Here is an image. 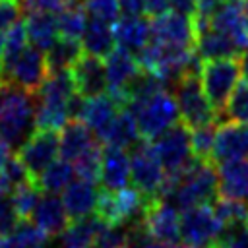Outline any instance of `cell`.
<instances>
[{
    "instance_id": "1",
    "label": "cell",
    "mask_w": 248,
    "mask_h": 248,
    "mask_svg": "<svg viewBox=\"0 0 248 248\" xmlns=\"http://www.w3.org/2000/svg\"><path fill=\"white\" fill-rule=\"evenodd\" d=\"M219 196V176L209 161L196 159L186 170L180 174L167 176L161 200L169 202L180 211L192 209L196 205L213 203V200Z\"/></svg>"
},
{
    "instance_id": "2",
    "label": "cell",
    "mask_w": 248,
    "mask_h": 248,
    "mask_svg": "<svg viewBox=\"0 0 248 248\" xmlns=\"http://www.w3.org/2000/svg\"><path fill=\"white\" fill-rule=\"evenodd\" d=\"M37 130V101L16 85L4 83L0 89V140L19 151Z\"/></svg>"
},
{
    "instance_id": "3",
    "label": "cell",
    "mask_w": 248,
    "mask_h": 248,
    "mask_svg": "<svg viewBox=\"0 0 248 248\" xmlns=\"http://www.w3.org/2000/svg\"><path fill=\"white\" fill-rule=\"evenodd\" d=\"M76 85L70 70L50 72L41 89L35 93L37 101V130H62L70 118V101L76 95Z\"/></svg>"
},
{
    "instance_id": "4",
    "label": "cell",
    "mask_w": 248,
    "mask_h": 248,
    "mask_svg": "<svg viewBox=\"0 0 248 248\" xmlns=\"http://www.w3.org/2000/svg\"><path fill=\"white\" fill-rule=\"evenodd\" d=\"M126 107L134 112L140 136L147 141L157 140L161 134H165L169 128L180 122L176 99L169 93V89H161L155 95L140 103H130Z\"/></svg>"
},
{
    "instance_id": "5",
    "label": "cell",
    "mask_w": 248,
    "mask_h": 248,
    "mask_svg": "<svg viewBox=\"0 0 248 248\" xmlns=\"http://www.w3.org/2000/svg\"><path fill=\"white\" fill-rule=\"evenodd\" d=\"M242 72L240 58L231 56V58H213V60H203L200 68V83L202 89L211 103V107L221 114L232 89L238 85Z\"/></svg>"
},
{
    "instance_id": "6",
    "label": "cell",
    "mask_w": 248,
    "mask_h": 248,
    "mask_svg": "<svg viewBox=\"0 0 248 248\" xmlns=\"http://www.w3.org/2000/svg\"><path fill=\"white\" fill-rule=\"evenodd\" d=\"M130 167L134 188L145 198L147 205L161 200V190L167 180V172L151 145V141L141 140L130 149Z\"/></svg>"
},
{
    "instance_id": "7",
    "label": "cell",
    "mask_w": 248,
    "mask_h": 248,
    "mask_svg": "<svg viewBox=\"0 0 248 248\" xmlns=\"http://www.w3.org/2000/svg\"><path fill=\"white\" fill-rule=\"evenodd\" d=\"M172 95L178 105L180 120L190 130L211 122H219V112L211 107L202 89L200 74H186L184 78H180L178 83L172 87Z\"/></svg>"
},
{
    "instance_id": "8",
    "label": "cell",
    "mask_w": 248,
    "mask_h": 248,
    "mask_svg": "<svg viewBox=\"0 0 248 248\" xmlns=\"http://www.w3.org/2000/svg\"><path fill=\"white\" fill-rule=\"evenodd\" d=\"M145 207H147V202L136 188H130V186L120 190L101 188L95 215L105 225H130L143 217Z\"/></svg>"
},
{
    "instance_id": "9",
    "label": "cell",
    "mask_w": 248,
    "mask_h": 248,
    "mask_svg": "<svg viewBox=\"0 0 248 248\" xmlns=\"http://www.w3.org/2000/svg\"><path fill=\"white\" fill-rule=\"evenodd\" d=\"M167 176L170 174H180L186 170L194 161V151H192V138H190V128L180 120L172 128H169L165 134H161L157 140L151 141Z\"/></svg>"
},
{
    "instance_id": "10",
    "label": "cell",
    "mask_w": 248,
    "mask_h": 248,
    "mask_svg": "<svg viewBox=\"0 0 248 248\" xmlns=\"http://www.w3.org/2000/svg\"><path fill=\"white\" fill-rule=\"evenodd\" d=\"M225 227L213 213L211 203L196 205L180 215V238L186 248H211Z\"/></svg>"
},
{
    "instance_id": "11",
    "label": "cell",
    "mask_w": 248,
    "mask_h": 248,
    "mask_svg": "<svg viewBox=\"0 0 248 248\" xmlns=\"http://www.w3.org/2000/svg\"><path fill=\"white\" fill-rule=\"evenodd\" d=\"M48 64L46 54L37 46H25V50L17 56V60L12 64L8 74L4 76V83L16 85L27 93H37L45 79L48 78Z\"/></svg>"
},
{
    "instance_id": "12",
    "label": "cell",
    "mask_w": 248,
    "mask_h": 248,
    "mask_svg": "<svg viewBox=\"0 0 248 248\" xmlns=\"http://www.w3.org/2000/svg\"><path fill=\"white\" fill-rule=\"evenodd\" d=\"M60 155V136L56 130H35L19 149L17 157L31 178H39Z\"/></svg>"
},
{
    "instance_id": "13",
    "label": "cell",
    "mask_w": 248,
    "mask_h": 248,
    "mask_svg": "<svg viewBox=\"0 0 248 248\" xmlns=\"http://www.w3.org/2000/svg\"><path fill=\"white\" fill-rule=\"evenodd\" d=\"M145 232L163 242L180 244V215L174 205H170L165 200H157L149 203L141 217Z\"/></svg>"
},
{
    "instance_id": "14",
    "label": "cell",
    "mask_w": 248,
    "mask_h": 248,
    "mask_svg": "<svg viewBox=\"0 0 248 248\" xmlns=\"http://www.w3.org/2000/svg\"><path fill=\"white\" fill-rule=\"evenodd\" d=\"M209 25L231 37L238 50H248V8L244 0H225L211 16Z\"/></svg>"
},
{
    "instance_id": "15",
    "label": "cell",
    "mask_w": 248,
    "mask_h": 248,
    "mask_svg": "<svg viewBox=\"0 0 248 248\" xmlns=\"http://www.w3.org/2000/svg\"><path fill=\"white\" fill-rule=\"evenodd\" d=\"M105 72H107V85H108V93L114 95L122 105L124 103V95L126 89L130 87V83L138 78V74L141 72L140 60L136 54L124 50V48H114L105 62Z\"/></svg>"
},
{
    "instance_id": "16",
    "label": "cell",
    "mask_w": 248,
    "mask_h": 248,
    "mask_svg": "<svg viewBox=\"0 0 248 248\" xmlns=\"http://www.w3.org/2000/svg\"><path fill=\"white\" fill-rule=\"evenodd\" d=\"M248 157V124L225 122L217 128L211 163L223 165Z\"/></svg>"
},
{
    "instance_id": "17",
    "label": "cell",
    "mask_w": 248,
    "mask_h": 248,
    "mask_svg": "<svg viewBox=\"0 0 248 248\" xmlns=\"http://www.w3.org/2000/svg\"><path fill=\"white\" fill-rule=\"evenodd\" d=\"M151 35L155 41H161L167 45L196 48V29H194L192 17L176 12H167L159 17H153Z\"/></svg>"
},
{
    "instance_id": "18",
    "label": "cell",
    "mask_w": 248,
    "mask_h": 248,
    "mask_svg": "<svg viewBox=\"0 0 248 248\" xmlns=\"http://www.w3.org/2000/svg\"><path fill=\"white\" fill-rule=\"evenodd\" d=\"M70 72L74 78L76 91L81 97L91 99V97H97V95H103L108 91L105 62L99 56L83 52L79 56V60L70 68Z\"/></svg>"
},
{
    "instance_id": "19",
    "label": "cell",
    "mask_w": 248,
    "mask_h": 248,
    "mask_svg": "<svg viewBox=\"0 0 248 248\" xmlns=\"http://www.w3.org/2000/svg\"><path fill=\"white\" fill-rule=\"evenodd\" d=\"M114 39L118 48H124L132 54H140L153 39L151 21L145 16H124L114 23Z\"/></svg>"
},
{
    "instance_id": "20",
    "label": "cell",
    "mask_w": 248,
    "mask_h": 248,
    "mask_svg": "<svg viewBox=\"0 0 248 248\" xmlns=\"http://www.w3.org/2000/svg\"><path fill=\"white\" fill-rule=\"evenodd\" d=\"M99 194H101V190L97 188V182H89L83 178L72 180L70 186L62 194V202H64L70 221L85 219L91 213H95Z\"/></svg>"
},
{
    "instance_id": "21",
    "label": "cell",
    "mask_w": 248,
    "mask_h": 248,
    "mask_svg": "<svg viewBox=\"0 0 248 248\" xmlns=\"http://www.w3.org/2000/svg\"><path fill=\"white\" fill-rule=\"evenodd\" d=\"M132 178L130 153L120 147L105 145L101 161V186L103 190H120L126 188Z\"/></svg>"
},
{
    "instance_id": "22",
    "label": "cell",
    "mask_w": 248,
    "mask_h": 248,
    "mask_svg": "<svg viewBox=\"0 0 248 248\" xmlns=\"http://www.w3.org/2000/svg\"><path fill=\"white\" fill-rule=\"evenodd\" d=\"M122 107H126V105H122L114 95H110L107 91L103 95H97V97L83 101L79 120L85 122L93 130V134L101 136L110 126V122L116 118V114L120 112Z\"/></svg>"
},
{
    "instance_id": "23",
    "label": "cell",
    "mask_w": 248,
    "mask_h": 248,
    "mask_svg": "<svg viewBox=\"0 0 248 248\" xmlns=\"http://www.w3.org/2000/svg\"><path fill=\"white\" fill-rule=\"evenodd\" d=\"M31 219L46 236H58L70 225L64 202L56 194H43Z\"/></svg>"
},
{
    "instance_id": "24",
    "label": "cell",
    "mask_w": 248,
    "mask_h": 248,
    "mask_svg": "<svg viewBox=\"0 0 248 248\" xmlns=\"http://www.w3.org/2000/svg\"><path fill=\"white\" fill-rule=\"evenodd\" d=\"M217 176L221 198L248 203V161L223 163L217 169Z\"/></svg>"
},
{
    "instance_id": "25",
    "label": "cell",
    "mask_w": 248,
    "mask_h": 248,
    "mask_svg": "<svg viewBox=\"0 0 248 248\" xmlns=\"http://www.w3.org/2000/svg\"><path fill=\"white\" fill-rule=\"evenodd\" d=\"M99 140L105 145H112V147H120V149H132L143 138L140 136L134 112L128 107H122L120 112L116 114V118L110 122V126L99 136Z\"/></svg>"
},
{
    "instance_id": "26",
    "label": "cell",
    "mask_w": 248,
    "mask_h": 248,
    "mask_svg": "<svg viewBox=\"0 0 248 248\" xmlns=\"http://www.w3.org/2000/svg\"><path fill=\"white\" fill-rule=\"evenodd\" d=\"M97 143L93 130L81 120H70L60 132V157L74 163Z\"/></svg>"
},
{
    "instance_id": "27",
    "label": "cell",
    "mask_w": 248,
    "mask_h": 248,
    "mask_svg": "<svg viewBox=\"0 0 248 248\" xmlns=\"http://www.w3.org/2000/svg\"><path fill=\"white\" fill-rule=\"evenodd\" d=\"M25 31H27V41L33 46L41 48L43 52H46L60 39L58 17L54 14H43V12L27 14Z\"/></svg>"
},
{
    "instance_id": "28",
    "label": "cell",
    "mask_w": 248,
    "mask_h": 248,
    "mask_svg": "<svg viewBox=\"0 0 248 248\" xmlns=\"http://www.w3.org/2000/svg\"><path fill=\"white\" fill-rule=\"evenodd\" d=\"M103 221L97 215L72 221L58 234V248H91L97 232L103 229Z\"/></svg>"
},
{
    "instance_id": "29",
    "label": "cell",
    "mask_w": 248,
    "mask_h": 248,
    "mask_svg": "<svg viewBox=\"0 0 248 248\" xmlns=\"http://www.w3.org/2000/svg\"><path fill=\"white\" fill-rule=\"evenodd\" d=\"M196 54L202 60H213V58H231L238 54V46L232 43L231 37L225 33L213 29L211 25L198 33L196 37Z\"/></svg>"
},
{
    "instance_id": "30",
    "label": "cell",
    "mask_w": 248,
    "mask_h": 248,
    "mask_svg": "<svg viewBox=\"0 0 248 248\" xmlns=\"http://www.w3.org/2000/svg\"><path fill=\"white\" fill-rule=\"evenodd\" d=\"M81 46L83 52L107 58L114 48H116V39H114V29H110L108 23H103L99 19L89 17L87 27L81 37Z\"/></svg>"
},
{
    "instance_id": "31",
    "label": "cell",
    "mask_w": 248,
    "mask_h": 248,
    "mask_svg": "<svg viewBox=\"0 0 248 248\" xmlns=\"http://www.w3.org/2000/svg\"><path fill=\"white\" fill-rule=\"evenodd\" d=\"M45 54H46L48 72H60V70H70L79 60V56L83 54V46L81 41L60 37Z\"/></svg>"
},
{
    "instance_id": "32",
    "label": "cell",
    "mask_w": 248,
    "mask_h": 248,
    "mask_svg": "<svg viewBox=\"0 0 248 248\" xmlns=\"http://www.w3.org/2000/svg\"><path fill=\"white\" fill-rule=\"evenodd\" d=\"M74 165L70 161H54L37 180L39 188L45 192V194H58V192H64L70 182L74 180Z\"/></svg>"
},
{
    "instance_id": "33",
    "label": "cell",
    "mask_w": 248,
    "mask_h": 248,
    "mask_svg": "<svg viewBox=\"0 0 248 248\" xmlns=\"http://www.w3.org/2000/svg\"><path fill=\"white\" fill-rule=\"evenodd\" d=\"M46 238L48 236L35 223L19 221L17 227L0 240V244L2 248H45Z\"/></svg>"
},
{
    "instance_id": "34",
    "label": "cell",
    "mask_w": 248,
    "mask_h": 248,
    "mask_svg": "<svg viewBox=\"0 0 248 248\" xmlns=\"http://www.w3.org/2000/svg\"><path fill=\"white\" fill-rule=\"evenodd\" d=\"M25 46H27L25 21H17V23H14V25L6 31L4 54H2V62H0V76H2V79H4V76L8 74V70L12 68V64L17 60V56L25 50Z\"/></svg>"
},
{
    "instance_id": "35",
    "label": "cell",
    "mask_w": 248,
    "mask_h": 248,
    "mask_svg": "<svg viewBox=\"0 0 248 248\" xmlns=\"http://www.w3.org/2000/svg\"><path fill=\"white\" fill-rule=\"evenodd\" d=\"M58 31L60 37H68V39H76L81 41L83 31L87 27V12L83 8V4H72L68 6L64 12H60L58 16Z\"/></svg>"
},
{
    "instance_id": "36",
    "label": "cell",
    "mask_w": 248,
    "mask_h": 248,
    "mask_svg": "<svg viewBox=\"0 0 248 248\" xmlns=\"http://www.w3.org/2000/svg\"><path fill=\"white\" fill-rule=\"evenodd\" d=\"M41 192L43 190L39 188L37 180L35 178H29L23 184L16 186L14 192L10 194V198L14 202V207H16V211H17V215H19L21 221H25V219H29L33 215V211H35V207H37V203H39V200L43 196Z\"/></svg>"
},
{
    "instance_id": "37",
    "label": "cell",
    "mask_w": 248,
    "mask_h": 248,
    "mask_svg": "<svg viewBox=\"0 0 248 248\" xmlns=\"http://www.w3.org/2000/svg\"><path fill=\"white\" fill-rule=\"evenodd\" d=\"M221 116L229 122L248 124V79L238 81V85L232 89Z\"/></svg>"
},
{
    "instance_id": "38",
    "label": "cell",
    "mask_w": 248,
    "mask_h": 248,
    "mask_svg": "<svg viewBox=\"0 0 248 248\" xmlns=\"http://www.w3.org/2000/svg\"><path fill=\"white\" fill-rule=\"evenodd\" d=\"M217 122L200 126V128H192L190 130V138H192V151L194 157L200 161H209L211 163V153H213V145H215V136H217Z\"/></svg>"
},
{
    "instance_id": "39",
    "label": "cell",
    "mask_w": 248,
    "mask_h": 248,
    "mask_svg": "<svg viewBox=\"0 0 248 248\" xmlns=\"http://www.w3.org/2000/svg\"><path fill=\"white\" fill-rule=\"evenodd\" d=\"M101 161H103V147L97 141L91 149H87L79 159L74 161V170L83 180L99 182L101 180Z\"/></svg>"
},
{
    "instance_id": "40",
    "label": "cell",
    "mask_w": 248,
    "mask_h": 248,
    "mask_svg": "<svg viewBox=\"0 0 248 248\" xmlns=\"http://www.w3.org/2000/svg\"><path fill=\"white\" fill-rule=\"evenodd\" d=\"M91 248H130V225H103Z\"/></svg>"
},
{
    "instance_id": "41",
    "label": "cell",
    "mask_w": 248,
    "mask_h": 248,
    "mask_svg": "<svg viewBox=\"0 0 248 248\" xmlns=\"http://www.w3.org/2000/svg\"><path fill=\"white\" fill-rule=\"evenodd\" d=\"M83 8H85L89 17L99 19V21L108 23V25H114L122 14L118 0H87L83 4Z\"/></svg>"
},
{
    "instance_id": "42",
    "label": "cell",
    "mask_w": 248,
    "mask_h": 248,
    "mask_svg": "<svg viewBox=\"0 0 248 248\" xmlns=\"http://www.w3.org/2000/svg\"><path fill=\"white\" fill-rule=\"evenodd\" d=\"M19 215L14 207V202L10 196H0V238H4L6 234H10L17 223H19Z\"/></svg>"
},
{
    "instance_id": "43",
    "label": "cell",
    "mask_w": 248,
    "mask_h": 248,
    "mask_svg": "<svg viewBox=\"0 0 248 248\" xmlns=\"http://www.w3.org/2000/svg\"><path fill=\"white\" fill-rule=\"evenodd\" d=\"M72 4H74V0H21V8L27 14H35V12L60 14Z\"/></svg>"
},
{
    "instance_id": "44",
    "label": "cell",
    "mask_w": 248,
    "mask_h": 248,
    "mask_svg": "<svg viewBox=\"0 0 248 248\" xmlns=\"http://www.w3.org/2000/svg\"><path fill=\"white\" fill-rule=\"evenodd\" d=\"M21 10V0H0V33L19 21Z\"/></svg>"
},
{
    "instance_id": "45",
    "label": "cell",
    "mask_w": 248,
    "mask_h": 248,
    "mask_svg": "<svg viewBox=\"0 0 248 248\" xmlns=\"http://www.w3.org/2000/svg\"><path fill=\"white\" fill-rule=\"evenodd\" d=\"M169 8H170L169 0H143V10H145V16L149 17H159L167 14Z\"/></svg>"
},
{
    "instance_id": "46",
    "label": "cell",
    "mask_w": 248,
    "mask_h": 248,
    "mask_svg": "<svg viewBox=\"0 0 248 248\" xmlns=\"http://www.w3.org/2000/svg\"><path fill=\"white\" fill-rule=\"evenodd\" d=\"M172 12L176 14H182V16H188V17H194L198 14V2L196 0H169Z\"/></svg>"
},
{
    "instance_id": "47",
    "label": "cell",
    "mask_w": 248,
    "mask_h": 248,
    "mask_svg": "<svg viewBox=\"0 0 248 248\" xmlns=\"http://www.w3.org/2000/svg\"><path fill=\"white\" fill-rule=\"evenodd\" d=\"M198 2V14L200 17H205V19H211V16L219 10V6L225 2V0H196Z\"/></svg>"
},
{
    "instance_id": "48",
    "label": "cell",
    "mask_w": 248,
    "mask_h": 248,
    "mask_svg": "<svg viewBox=\"0 0 248 248\" xmlns=\"http://www.w3.org/2000/svg\"><path fill=\"white\" fill-rule=\"evenodd\" d=\"M118 2H120V12L124 16H145L143 0H118Z\"/></svg>"
},
{
    "instance_id": "49",
    "label": "cell",
    "mask_w": 248,
    "mask_h": 248,
    "mask_svg": "<svg viewBox=\"0 0 248 248\" xmlns=\"http://www.w3.org/2000/svg\"><path fill=\"white\" fill-rule=\"evenodd\" d=\"M10 159H12V149L0 140V170L6 167V163H8Z\"/></svg>"
},
{
    "instance_id": "50",
    "label": "cell",
    "mask_w": 248,
    "mask_h": 248,
    "mask_svg": "<svg viewBox=\"0 0 248 248\" xmlns=\"http://www.w3.org/2000/svg\"><path fill=\"white\" fill-rule=\"evenodd\" d=\"M240 64H242V72H244V76H246V79H248V50L240 56Z\"/></svg>"
},
{
    "instance_id": "51",
    "label": "cell",
    "mask_w": 248,
    "mask_h": 248,
    "mask_svg": "<svg viewBox=\"0 0 248 248\" xmlns=\"http://www.w3.org/2000/svg\"><path fill=\"white\" fill-rule=\"evenodd\" d=\"M211 248H240V246L234 242H215Z\"/></svg>"
},
{
    "instance_id": "52",
    "label": "cell",
    "mask_w": 248,
    "mask_h": 248,
    "mask_svg": "<svg viewBox=\"0 0 248 248\" xmlns=\"http://www.w3.org/2000/svg\"><path fill=\"white\" fill-rule=\"evenodd\" d=\"M4 43H6V31L0 33V62H2V54H4Z\"/></svg>"
},
{
    "instance_id": "53",
    "label": "cell",
    "mask_w": 248,
    "mask_h": 248,
    "mask_svg": "<svg viewBox=\"0 0 248 248\" xmlns=\"http://www.w3.org/2000/svg\"><path fill=\"white\" fill-rule=\"evenodd\" d=\"M244 229L248 231V213H246V221H244Z\"/></svg>"
},
{
    "instance_id": "54",
    "label": "cell",
    "mask_w": 248,
    "mask_h": 248,
    "mask_svg": "<svg viewBox=\"0 0 248 248\" xmlns=\"http://www.w3.org/2000/svg\"><path fill=\"white\" fill-rule=\"evenodd\" d=\"M87 0H74V4H85Z\"/></svg>"
},
{
    "instance_id": "55",
    "label": "cell",
    "mask_w": 248,
    "mask_h": 248,
    "mask_svg": "<svg viewBox=\"0 0 248 248\" xmlns=\"http://www.w3.org/2000/svg\"><path fill=\"white\" fill-rule=\"evenodd\" d=\"M4 87V79H2V76H0V89Z\"/></svg>"
},
{
    "instance_id": "56",
    "label": "cell",
    "mask_w": 248,
    "mask_h": 248,
    "mask_svg": "<svg viewBox=\"0 0 248 248\" xmlns=\"http://www.w3.org/2000/svg\"><path fill=\"white\" fill-rule=\"evenodd\" d=\"M244 2H246V8H248V0H244Z\"/></svg>"
},
{
    "instance_id": "57",
    "label": "cell",
    "mask_w": 248,
    "mask_h": 248,
    "mask_svg": "<svg viewBox=\"0 0 248 248\" xmlns=\"http://www.w3.org/2000/svg\"><path fill=\"white\" fill-rule=\"evenodd\" d=\"M0 240H2V238H0ZM0 248H2V244H0Z\"/></svg>"
}]
</instances>
